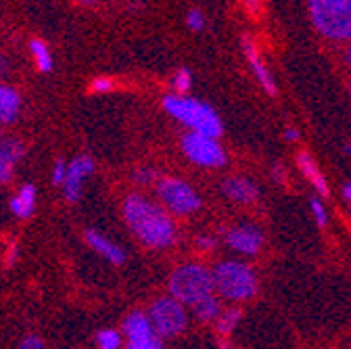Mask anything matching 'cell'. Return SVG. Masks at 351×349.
<instances>
[{
	"label": "cell",
	"mask_w": 351,
	"mask_h": 349,
	"mask_svg": "<svg viewBox=\"0 0 351 349\" xmlns=\"http://www.w3.org/2000/svg\"><path fill=\"white\" fill-rule=\"evenodd\" d=\"M36 209V186L34 184H23L19 189V193L11 199V211L21 217V220H27V217L34 213Z\"/></svg>",
	"instance_id": "18"
},
{
	"label": "cell",
	"mask_w": 351,
	"mask_h": 349,
	"mask_svg": "<svg viewBox=\"0 0 351 349\" xmlns=\"http://www.w3.org/2000/svg\"><path fill=\"white\" fill-rule=\"evenodd\" d=\"M195 245H197V247H199L201 251H211V249H215L217 241H215V237L203 234V237H199V239L195 241Z\"/></svg>",
	"instance_id": "30"
},
{
	"label": "cell",
	"mask_w": 351,
	"mask_h": 349,
	"mask_svg": "<svg viewBox=\"0 0 351 349\" xmlns=\"http://www.w3.org/2000/svg\"><path fill=\"white\" fill-rule=\"evenodd\" d=\"M285 139H287L289 143H297V141H299V130H297V128H287V130H285Z\"/></svg>",
	"instance_id": "35"
},
{
	"label": "cell",
	"mask_w": 351,
	"mask_h": 349,
	"mask_svg": "<svg viewBox=\"0 0 351 349\" xmlns=\"http://www.w3.org/2000/svg\"><path fill=\"white\" fill-rule=\"evenodd\" d=\"M222 193L226 199L241 203V205H251L259 197V189L253 180L245 176H228L222 180Z\"/></svg>",
	"instance_id": "12"
},
{
	"label": "cell",
	"mask_w": 351,
	"mask_h": 349,
	"mask_svg": "<svg viewBox=\"0 0 351 349\" xmlns=\"http://www.w3.org/2000/svg\"><path fill=\"white\" fill-rule=\"evenodd\" d=\"M222 349H234V347H230L228 343H222Z\"/></svg>",
	"instance_id": "41"
},
{
	"label": "cell",
	"mask_w": 351,
	"mask_h": 349,
	"mask_svg": "<svg viewBox=\"0 0 351 349\" xmlns=\"http://www.w3.org/2000/svg\"><path fill=\"white\" fill-rule=\"evenodd\" d=\"M21 349H42V341L38 337H25L21 343Z\"/></svg>",
	"instance_id": "34"
},
{
	"label": "cell",
	"mask_w": 351,
	"mask_h": 349,
	"mask_svg": "<svg viewBox=\"0 0 351 349\" xmlns=\"http://www.w3.org/2000/svg\"><path fill=\"white\" fill-rule=\"evenodd\" d=\"M75 3H80V5H86V7H90V5H97L99 0H75Z\"/></svg>",
	"instance_id": "39"
},
{
	"label": "cell",
	"mask_w": 351,
	"mask_h": 349,
	"mask_svg": "<svg viewBox=\"0 0 351 349\" xmlns=\"http://www.w3.org/2000/svg\"><path fill=\"white\" fill-rule=\"evenodd\" d=\"M343 61H345V65L351 69V45L343 51Z\"/></svg>",
	"instance_id": "37"
},
{
	"label": "cell",
	"mask_w": 351,
	"mask_h": 349,
	"mask_svg": "<svg viewBox=\"0 0 351 349\" xmlns=\"http://www.w3.org/2000/svg\"><path fill=\"white\" fill-rule=\"evenodd\" d=\"M157 197L163 207L173 215H191L201 207L199 193L180 178H159L157 180Z\"/></svg>",
	"instance_id": "6"
},
{
	"label": "cell",
	"mask_w": 351,
	"mask_h": 349,
	"mask_svg": "<svg viewBox=\"0 0 351 349\" xmlns=\"http://www.w3.org/2000/svg\"><path fill=\"white\" fill-rule=\"evenodd\" d=\"M241 3H243V7L247 9L249 15H253V17L261 15V0H241Z\"/></svg>",
	"instance_id": "31"
},
{
	"label": "cell",
	"mask_w": 351,
	"mask_h": 349,
	"mask_svg": "<svg viewBox=\"0 0 351 349\" xmlns=\"http://www.w3.org/2000/svg\"><path fill=\"white\" fill-rule=\"evenodd\" d=\"M17 259H19V245H17V243H11V247H9V253H7V266L11 268Z\"/></svg>",
	"instance_id": "33"
},
{
	"label": "cell",
	"mask_w": 351,
	"mask_h": 349,
	"mask_svg": "<svg viewBox=\"0 0 351 349\" xmlns=\"http://www.w3.org/2000/svg\"><path fill=\"white\" fill-rule=\"evenodd\" d=\"M93 169H95V161L88 155H80L67 165V176L63 182V197L69 203H75L82 197V186H84L86 178L93 173Z\"/></svg>",
	"instance_id": "10"
},
{
	"label": "cell",
	"mask_w": 351,
	"mask_h": 349,
	"mask_svg": "<svg viewBox=\"0 0 351 349\" xmlns=\"http://www.w3.org/2000/svg\"><path fill=\"white\" fill-rule=\"evenodd\" d=\"M123 220L136 239L151 249H167L178 239L169 211L138 193L123 199Z\"/></svg>",
	"instance_id": "1"
},
{
	"label": "cell",
	"mask_w": 351,
	"mask_h": 349,
	"mask_svg": "<svg viewBox=\"0 0 351 349\" xmlns=\"http://www.w3.org/2000/svg\"><path fill=\"white\" fill-rule=\"evenodd\" d=\"M345 153H347V155H351V143H347V145H345Z\"/></svg>",
	"instance_id": "40"
},
{
	"label": "cell",
	"mask_w": 351,
	"mask_h": 349,
	"mask_svg": "<svg viewBox=\"0 0 351 349\" xmlns=\"http://www.w3.org/2000/svg\"><path fill=\"white\" fill-rule=\"evenodd\" d=\"M163 109L173 117L178 119L182 125H186L191 132H199L205 136L219 139L222 136V119L219 115L207 105L197 99H191L186 95H167L163 97Z\"/></svg>",
	"instance_id": "2"
},
{
	"label": "cell",
	"mask_w": 351,
	"mask_h": 349,
	"mask_svg": "<svg viewBox=\"0 0 351 349\" xmlns=\"http://www.w3.org/2000/svg\"><path fill=\"white\" fill-rule=\"evenodd\" d=\"M115 88L113 86V80H109V77H97L95 82H93V91L95 93H111Z\"/></svg>",
	"instance_id": "29"
},
{
	"label": "cell",
	"mask_w": 351,
	"mask_h": 349,
	"mask_svg": "<svg viewBox=\"0 0 351 349\" xmlns=\"http://www.w3.org/2000/svg\"><path fill=\"white\" fill-rule=\"evenodd\" d=\"M215 289L224 299L247 301L257 293V276L251 266L237 259H224L213 268Z\"/></svg>",
	"instance_id": "4"
},
{
	"label": "cell",
	"mask_w": 351,
	"mask_h": 349,
	"mask_svg": "<svg viewBox=\"0 0 351 349\" xmlns=\"http://www.w3.org/2000/svg\"><path fill=\"white\" fill-rule=\"evenodd\" d=\"M224 241L241 255H255L263 245V232L253 224H239L224 232Z\"/></svg>",
	"instance_id": "9"
},
{
	"label": "cell",
	"mask_w": 351,
	"mask_h": 349,
	"mask_svg": "<svg viewBox=\"0 0 351 349\" xmlns=\"http://www.w3.org/2000/svg\"><path fill=\"white\" fill-rule=\"evenodd\" d=\"M243 53H245V57H247L251 69H253V75H255L257 82L261 84V88L266 91L270 97H276V93H278L276 82H274V77H272L268 65L261 61V55H259V51H257V47H255L253 38H249V34L243 36Z\"/></svg>",
	"instance_id": "11"
},
{
	"label": "cell",
	"mask_w": 351,
	"mask_h": 349,
	"mask_svg": "<svg viewBox=\"0 0 351 349\" xmlns=\"http://www.w3.org/2000/svg\"><path fill=\"white\" fill-rule=\"evenodd\" d=\"M186 23H189V27H191L193 32H201V29L205 27V17H203V13H201L199 9H193V11L189 13Z\"/></svg>",
	"instance_id": "28"
},
{
	"label": "cell",
	"mask_w": 351,
	"mask_h": 349,
	"mask_svg": "<svg viewBox=\"0 0 351 349\" xmlns=\"http://www.w3.org/2000/svg\"><path fill=\"white\" fill-rule=\"evenodd\" d=\"M86 243L90 245L97 253H101L105 259H109L111 264H115V266H121L123 261H125V251L119 245H115L109 239H105L97 230H86Z\"/></svg>",
	"instance_id": "15"
},
{
	"label": "cell",
	"mask_w": 351,
	"mask_h": 349,
	"mask_svg": "<svg viewBox=\"0 0 351 349\" xmlns=\"http://www.w3.org/2000/svg\"><path fill=\"white\" fill-rule=\"evenodd\" d=\"M23 145L17 139L0 136V184L13 178V169L23 157Z\"/></svg>",
	"instance_id": "13"
},
{
	"label": "cell",
	"mask_w": 351,
	"mask_h": 349,
	"mask_svg": "<svg viewBox=\"0 0 351 349\" xmlns=\"http://www.w3.org/2000/svg\"><path fill=\"white\" fill-rule=\"evenodd\" d=\"M349 93H351V82H349Z\"/></svg>",
	"instance_id": "42"
},
{
	"label": "cell",
	"mask_w": 351,
	"mask_h": 349,
	"mask_svg": "<svg viewBox=\"0 0 351 349\" xmlns=\"http://www.w3.org/2000/svg\"><path fill=\"white\" fill-rule=\"evenodd\" d=\"M310 209H312V213H314V217H316V224H318L320 228H324V226L328 224V213H326L324 203H322L318 197H312V199H310Z\"/></svg>",
	"instance_id": "25"
},
{
	"label": "cell",
	"mask_w": 351,
	"mask_h": 349,
	"mask_svg": "<svg viewBox=\"0 0 351 349\" xmlns=\"http://www.w3.org/2000/svg\"><path fill=\"white\" fill-rule=\"evenodd\" d=\"M155 328H153V322L147 314L143 312H132L125 316L123 320V335L128 339H141V337H149L153 335Z\"/></svg>",
	"instance_id": "17"
},
{
	"label": "cell",
	"mask_w": 351,
	"mask_h": 349,
	"mask_svg": "<svg viewBox=\"0 0 351 349\" xmlns=\"http://www.w3.org/2000/svg\"><path fill=\"white\" fill-rule=\"evenodd\" d=\"M97 345L101 349H119L121 347V335L113 328H107V330H101L97 335Z\"/></svg>",
	"instance_id": "24"
},
{
	"label": "cell",
	"mask_w": 351,
	"mask_h": 349,
	"mask_svg": "<svg viewBox=\"0 0 351 349\" xmlns=\"http://www.w3.org/2000/svg\"><path fill=\"white\" fill-rule=\"evenodd\" d=\"M125 349H163L161 337L157 333L149 335V337H141V339H128Z\"/></svg>",
	"instance_id": "23"
},
{
	"label": "cell",
	"mask_w": 351,
	"mask_h": 349,
	"mask_svg": "<svg viewBox=\"0 0 351 349\" xmlns=\"http://www.w3.org/2000/svg\"><path fill=\"white\" fill-rule=\"evenodd\" d=\"M193 310H195V316L203 322H211V320H217L219 314H222V308H219V299L215 295H209L205 297L203 301L195 303L193 305Z\"/></svg>",
	"instance_id": "20"
},
{
	"label": "cell",
	"mask_w": 351,
	"mask_h": 349,
	"mask_svg": "<svg viewBox=\"0 0 351 349\" xmlns=\"http://www.w3.org/2000/svg\"><path fill=\"white\" fill-rule=\"evenodd\" d=\"M180 147L186 159H191L195 165H201V167H222L226 165V159H228L226 151L217 143V139L205 136L199 132L184 134L180 141Z\"/></svg>",
	"instance_id": "8"
},
{
	"label": "cell",
	"mask_w": 351,
	"mask_h": 349,
	"mask_svg": "<svg viewBox=\"0 0 351 349\" xmlns=\"http://www.w3.org/2000/svg\"><path fill=\"white\" fill-rule=\"evenodd\" d=\"M191 86H193V73L186 67H182V69H178V71L173 73V77H171V88L178 93V95H186L191 91Z\"/></svg>",
	"instance_id": "22"
},
{
	"label": "cell",
	"mask_w": 351,
	"mask_h": 349,
	"mask_svg": "<svg viewBox=\"0 0 351 349\" xmlns=\"http://www.w3.org/2000/svg\"><path fill=\"white\" fill-rule=\"evenodd\" d=\"M19 109H21V99H19L17 91L0 84V121L13 123L19 115Z\"/></svg>",
	"instance_id": "16"
},
{
	"label": "cell",
	"mask_w": 351,
	"mask_h": 349,
	"mask_svg": "<svg viewBox=\"0 0 351 349\" xmlns=\"http://www.w3.org/2000/svg\"><path fill=\"white\" fill-rule=\"evenodd\" d=\"M215 280L213 270L201 264H184L176 268L169 276V295L182 301L184 305H195L205 297L213 295Z\"/></svg>",
	"instance_id": "5"
},
{
	"label": "cell",
	"mask_w": 351,
	"mask_h": 349,
	"mask_svg": "<svg viewBox=\"0 0 351 349\" xmlns=\"http://www.w3.org/2000/svg\"><path fill=\"white\" fill-rule=\"evenodd\" d=\"M29 51L34 55V61H36V67L42 71V73H49L53 71V55L47 47V42H42L40 38H34L29 42Z\"/></svg>",
	"instance_id": "19"
},
{
	"label": "cell",
	"mask_w": 351,
	"mask_h": 349,
	"mask_svg": "<svg viewBox=\"0 0 351 349\" xmlns=\"http://www.w3.org/2000/svg\"><path fill=\"white\" fill-rule=\"evenodd\" d=\"M314 27L337 42H351V0H307Z\"/></svg>",
	"instance_id": "3"
},
{
	"label": "cell",
	"mask_w": 351,
	"mask_h": 349,
	"mask_svg": "<svg viewBox=\"0 0 351 349\" xmlns=\"http://www.w3.org/2000/svg\"><path fill=\"white\" fill-rule=\"evenodd\" d=\"M7 69H9V61H7V57L3 53H0V77L7 73Z\"/></svg>",
	"instance_id": "36"
},
{
	"label": "cell",
	"mask_w": 351,
	"mask_h": 349,
	"mask_svg": "<svg viewBox=\"0 0 351 349\" xmlns=\"http://www.w3.org/2000/svg\"><path fill=\"white\" fill-rule=\"evenodd\" d=\"M272 176H274V180H276L278 184H285V180H287V171H285V165H280V163H274V167H272Z\"/></svg>",
	"instance_id": "32"
},
{
	"label": "cell",
	"mask_w": 351,
	"mask_h": 349,
	"mask_svg": "<svg viewBox=\"0 0 351 349\" xmlns=\"http://www.w3.org/2000/svg\"><path fill=\"white\" fill-rule=\"evenodd\" d=\"M239 320H241V312L239 310H226V312H222V314H219V318L215 320L217 333L222 335V337L232 335V330L237 328Z\"/></svg>",
	"instance_id": "21"
},
{
	"label": "cell",
	"mask_w": 351,
	"mask_h": 349,
	"mask_svg": "<svg viewBox=\"0 0 351 349\" xmlns=\"http://www.w3.org/2000/svg\"><path fill=\"white\" fill-rule=\"evenodd\" d=\"M65 176H67V163L63 159H59L53 167V184L57 186H63L65 182Z\"/></svg>",
	"instance_id": "27"
},
{
	"label": "cell",
	"mask_w": 351,
	"mask_h": 349,
	"mask_svg": "<svg viewBox=\"0 0 351 349\" xmlns=\"http://www.w3.org/2000/svg\"><path fill=\"white\" fill-rule=\"evenodd\" d=\"M343 197H345L347 201H351V180L345 182V186H343Z\"/></svg>",
	"instance_id": "38"
},
{
	"label": "cell",
	"mask_w": 351,
	"mask_h": 349,
	"mask_svg": "<svg viewBox=\"0 0 351 349\" xmlns=\"http://www.w3.org/2000/svg\"><path fill=\"white\" fill-rule=\"evenodd\" d=\"M297 165H299L301 173L305 176V180L316 189V193L322 195V197H326L328 195V184H326V178L322 176L318 161L312 157V153L310 151H301L297 155Z\"/></svg>",
	"instance_id": "14"
},
{
	"label": "cell",
	"mask_w": 351,
	"mask_h": 349,
	"mask_svg": "<svg viewBox=\"0 0 351 349\" xmlns=\"http://www.w3.org/2000/svg\"><path fill=\"white\" fill-rule=\"evenodd\" d=\"M134 180L143 186H149V184H157L159 176L153 167H138V169H134Z\"/></svg>",
	"instance_id": "26"
},
{
	"label": "cell",
	"mask_w": 351,
	"mask_h": 349,
	"mask_svg": "<svg viewBox=\"0 0 351 349\" xmlns=\"http://www.w3.org/2000/svg\"><path fill=\"white\" fill-rule=\"evenodd\" d=\"M149 318L153 322V328L159 337L171 339L178 337L186 324H189V316L184 310V303L178 301L176 297H159L155 299V303L149 310Z\"/></svg>",
	"instance_id": "7"
}]
</instances>
